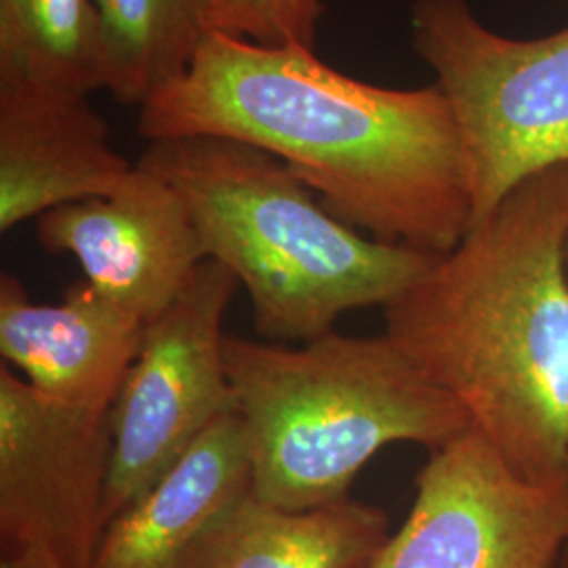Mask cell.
Wrapping results in <instances>:
<instances>
[{"label":"cell","mask_w":568,"mask_h":568,"mask_svg":"<svg viewBox=\"0 0 568 568\" xmlns=\"http://www.w3.org/2000/svg\"><path fill=\"white\" fill-rule=\"evenodd\" d=\"M138 164L182 196L206 257L246 288L265 342L305 344L345 312L384 307L438 257L337 220L283 161L248 143L159 140Z\"/></svg>","instance_id":"cell-3"},{"label":"cell","mask_w":568,"mask_h":568,"mask_svg":"<svg viewBox=\"0 0 568 568\" xmlns=\"http://www.w3.org/2000/svg\"><path fill=\"white\" fill-rule=\"evenodd\" d=\"M568 164L520 183L384 305L386 335L499 455L568 480Z\"/></svg>","instance_id":"cell-2"},{"label":"cell","mask_w":568,"mask_h":568,"mask_svg":"<svg viewBox=\"0 0 568 568\" xmlns=\"http://www.w3.org/2000/svg\"><path fill=\"white\" fill-rule=\"evenodd\" d=\"M110 413L65 405L0 368V548L37 568H93L110 471Z\"/></svg>","instance_id":"cell-7"},{"label":"cell","mask_w":568,"mask_h":568,"mask_svg":"<svg viewBox=\"0 0 568 568\" xmlns=\"http://www.w3.org/2000/svg\"><path fill=\"white\" fill-rule=\"evenodd\" d=\"M389 539L386 511L352 497L286 509L253 490L225 511L185 568H368Z\"/></svg>","instance_id":"cell-13"},{"label":"cell","mask_w":568,"mask_h":568,"mask_svg":"<svg viewBox=\"0 0 568 568\" xmlns=\"http://www.w3.org/2000/svg\"><path fill=\"white\" fill-rule=\"evenodd\" d=\"M143 328L89 283L70 286L60 304H37L16 276H0V354L53 400L110 413Z\"/></svg>","instance_id":"cell-11"},{"label":"cell","mask_w":568,"mask_h":568,"mask_svg":"<svg viewBox=\"0 0 568 568\" xmlns=\"http://www.w3.org/2000/svg\"><path fill=\"white\" fill-rule=\"evenodd\" d=\"M89 93L0 82V232L63 204L112 196L133 175Z\"/></svg>","instance_id":"cell-10"},{"label":"cell","mask_w":568,"mask_h":568,"mask_svg":"<svg viewBox=\"0 0 568 568\" xmlns=\"http://www.w3.org/2000/svg\"><path fill=\"white\" fill-rule=\"evenodd\" d=\"M323 0H213V30L264 47L316 49Z\"/></svg>","instance_id":"cell-16"},{"label":"cell","mask_w":568,"mask_h":568,"mask_svg":"<svg viewBox=\"0 0 568 568\" xmlns=\"http://www.w3.org/2000/svg\"><path fill=\"white\" fill-rule=\"evenodd\" d=\"M37 236L44 251L70 253L84 283L145 325L209 260L182 196L138 163L116 194L42 213Z\"/></svg>","instance_id":"cell-9"},{"label":"cell","mask_w":568,"mask_h":568,"mask_svg":"<svg viewBox=\"0 0 568 568\" xmlns=\"http://www.w3.org/2000/svg\"><path fill=\"white\" fill-rule=\"evenodd\" d=\"M143 140L224 138L283 161L366 236L445 255L471 225L459 131L443 89H387L302 47L213 30L190 70L140 108Z\"/></svg>","instance_id":"cell-1"},{"label":"cell","mask_w":568,"mask_h":568,"mask_svg":"<svg viewBox=\"0 0 568 568\" xmlns=\"http://www.w3.org/2000/svg\"><path fill=\"white\" fill-rule=\"evenodd\" d=\"M251 490L243 432L230 413L108 523L93 568H185L204 535Z\"/></svg>","instance_id":"cell-12"},{"label":"cell","mask_w":568,"mask_h":568,"mask_svg":"<svg viewBox=\"0 0 568 568\" xmlns=\"http://www.w3.org/2000/svg\"><path fill=\"white\" fill-rule=\"evenodd\" d=\"M0 568H37V567H32V565H26V562H20V560H7V558H0Z\"/></svg>","instance_id":"cell-17"},{"label":"cell","mask_w":568,"mask_h":568,"mask_svg":"<svg viewBox=\"0 0 568 568\" xmlns=\"http://www.w3.org/2000/svg\"><path fill=\"white\" fill-rule=\"evenodd\" d=\"M225 371L253 493L281 508L347 499L379 450H436L471 427L386 333L328 331L295 347L225 335Z\"/></svg>","instance_id":"cell-4"},{"label":"cell","mask_w":568,"mask_h":568,"mask_svg":"<svg viewBox=\"0 0 568 568\" xmlns=\"http://www.w3.org/2000/svg\"><path fill=\"white\" fill-rule=\"evenodd\" d=\"M103 89V44L93 0H0V82Z\"/></svg>","instance_id":"cell-15"},{"label":"cell","mask_w":568,"mask_h":568,"mask_svg":"<svg viewBox=\"0 0 568 568\" xmlns=\"http://www.w3.org/2000/svg\"><path fill=\"white\" fill-rule=\"evenodd\" d=\"M410 42L457 124L471 225L532 175L568 164V26L518 41L487 28L467 0H415Z\"/></svg>","instance_id":"cell-5"},{"label":"cell","mask_w":568,"mask_h":568,"mask_svg":"<svg viewBox=\"0 0 568 568\" xmlns=\"http://www.w3.org/2000/svg\"><path fill=\"white\" fill-rule=\"evenodd\" d=\"M567 265H568V246H567ZM560 567L568 568V541H567V546H565V551H562V558H560Z\"/></svg>","instance_id":"cell-18"},{"label":"cell","mask_w":568,"mask_h":568,"mask_svg":"<svg viewBox=\"0 0 568 568\" xmlns=\"http://www.w3.org/2000/svg\"><path fill=\"white\" fill-rule=\"evenodd\" d=\"M568 541V480L520 476L469 427L432 450L403 527L368 568H554Z\"/></svg>","instance_id":"cell-8"},{"label":"cell","mask_w":568,"mask_h":568,"mask_svg":"<svg viewBox=\"0 0 568 568\" xmlns=\"http://www.w3.org/2000/svg\"><path fill=\"white\" fill-rule=\"evenodd\" d=\"M239 288L215 260L143 328L142 345L110 408L105 527L175 466L206 429L234 413L224 318Z\"/></svg>","instance_id":"cell-6"},{"label":"cell","mask_w":568,"mask_h":568,"mask_svg":"<svg viewBox=\"0 0 568 568\" xmlns=\"http://www.w3.org/2000/svg\"><path fill=\"white\" fill-rule=\"evenodd\" d=\"M103 89L122 105L150 102L190 70L213 32V0H93Z\"/></svg>","instance_id":"cell-14"}]
</instances>
